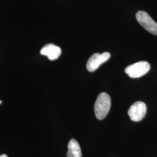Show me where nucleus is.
<instances>
[{"label":"nucleus","mask_w":157,"mask_h":157,"mask_svg":"<svg viewBox=\"0 0 157 157\" xmlns=\"http://www.w3.org/2000/svg\"><path fill=\"white\" fill-rule=\"evenodd\" d=\"M111 100L109 95L103 92L97 97L94 104L95 117L99 120H102L107 117L110 110Z\"/></svg>","instance_id":"f257e3e1"},{"label":"nucleus","mask_w":157,"mask_h":157,"mask_svg":"<svg viewBox=\"0 0 157 157\" xmlns=\"http://www.w3.org/2000/svg\"><path fill=\"white\" fill-rule=\"evenodd\" d=\"M150 69V65L146 61H140L130 65L125 69V73L131 78H139L145 75Z\"/></svg>","instance_id":"f03ea898"},{"label":"nucleus","mask_w":157,"mask_h":157,"mask_svg":"<svg viewBox=\"0 0 157 157\" xmlns=\"http://www.w3.org/2000/svg\"><path fill=\"white\" fill-rule=\"evenodd\" d=\"M136 17L138 22L150 33L157 35V23L145 11L137 12Z\"/></svg>","instance_id":"7ed1b4c3"},{"label":"nucleus","mask_w":157,"mask_h":157,"mask_svg":"<svg viewBox=\"0 0 157 157\" xmlns=\"http://www.w3.org/2000/svg\"><path fill=\"white\" fill-rule=\"evenodd\" d=\"M147 111L146 104L141 101H137L133 104L128 110L130 119L134 122L141 121L145 117Z\"/></svg>","instance_id":"20e7f679"},{"label":"nucleus","mask_w":157,"mask_h":157,"mask_svg":"<svg viewBox=\"0 0 157 157\" xmlns=\"http://www.w3.org/2000/svg\"><path fill=\"white\" fill-rule=\"evenodd\" d=\"M110 56V54L108 52H105L102 54H94L91 56L87 62V69L90 72L95 71L102 63L107 61L109 59Z\"/></svg>","instance_id":"39448f33"},{"label":"nucleus","mask_w":157,"mask_h":157,"mask_svg":"<svg viewBox=\"0 0 157 157\" xmlns=\"http://www.w3.org/2000/svg\"><path fill=\"white\" fill-rule=\"evenodd\" d=\"M40 54L47 56L50 61H54L61 56V49L54 44H48L42 48L40 51Z\"/></svg>","instance_id":"423d86ee"},{"label":"nucleus","mask_w":157,"mask_h":157,"mask_svg":"<svg viewBox=\"0 0 157 157\" xmlns=\"http://www.w3.org/2000/svg\"><path fill=\"white\" fill-rule=\"evenodd\" d=\"M67 157H82L81 148L78 142L72 139L69 141L67 144Z\"/></svg>","instance_id":"0eeeda50"},{"label":"nucleus","mask_w":157,"mask_h":157,"mask_svg":"<svg viewBox=\"0 0 157 157\" xmlns=\"http://www.w3.org/2000/svg\"><path fill=\"white\" fill-rule=\"evenodd\" d=\"M0 157H8V156L6 154H2V155H0Z\"/></svg>","instance_id":"6e6552de"}]
</instances>
